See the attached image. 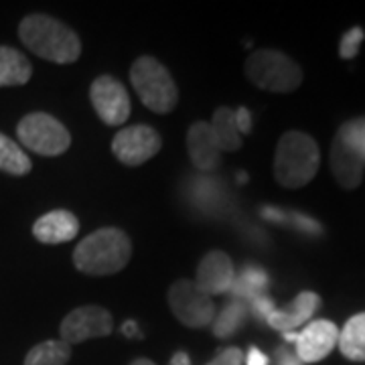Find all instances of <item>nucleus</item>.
Returning a JSON list of instances; mask_svg holds the SVG:
<instances>
[{
	"label": "nucleus",
	"instance_id": "nucleus-22",
	"mask_svg": "<svg viewBox=\"0 0 365 365\" xmlns=\"http://www.w3.org/2000/svg\"><path fill=\"white\" fill-rule=\"evenodd\" d=\"M246 319V304L242 300H232L225 309L222 311V314L213 321V335L215 337H230L237 331V327L244 323Z\"/></svg>",
	"mask_w": 365,
	"mask_h": 365
},
{
	"label": "nucleus",
	"instance_id": "nucleus-20",
	"mask_svg": "<svg viewBox=\"0 0 365 365\" xmlns=\"http://www.w3.org/2000/svg\"><path fill=\"white\" fill-rule=\"evenodd\" d=\"M31 169H33V163L21 148V144H16L13 138L0 132V170L14 177H23V175H29Z\"/></svg>",
	"mask_w": 365,
	"mask_h": 365
},
{
	"label": "nucleus",
	"instance_id": "nucleus-33",
	"mask_svg": "<svg viewBox=\"0 0 365 365\" xmlns=\"http://www.w3.org/2000/svg\"><path fill=\"white\" fill-rule=\"evenodd\" d=\"M136 331H138V329H136V323H132V321H128V323L124 325V333H126L128 337H134Z\"/></svg>",
	"mask_w": 365,
	"mask_h": 365
},
{
	"label": "nucleus",
	"instance_id": "nucleus-3",
	"mask_svg": "<svg viewBox=\"0 0 365 365\" xmlns=\"http://www.w3.org/2000/svg\"><path fill=\"white\" fill-rule=\"evenodd\" d=\"M321 165V150L313 136L290 130L280 136L274 155V179L287 189H300L313 181Z\"/></svg>",
	"mask_w": 365,
	"mask_h": 365
},
{
	"label": "nucleus",
	"instance_id": "nucleus-4",
	"mask_svg": "<svg viewBox=\"0 0 365 365\" xmlns=\"http://www.w3.org/2000/svg\"><path fill=\"white\" fill-rule=\"evenodd\" d=\"M130 81L140 102L155 114H170L179 104V90L169 69L150 55H143L132 63Z\"/></svg>",
	"mask_w": 365,
	"mask_h": 365
},
{
	"label": "nucleus",
	"instance_id": "nucleus-11",
	"mask_svg": "<svg viewBox=\"0 0 365 365\" xmlns=\"http://www.w3.org/2000/svg\"><path fill=\"white\" fill-rule=\"evenodd\" d=\"M235 282V270L232 258L222 252V250H213L209 252L203 260L199 262L197 268L195 284L199 290H203L207 297L223 294L227 290H232Z\"/></svg>",
	"mask_w": 365,
	"mask_h": 365
},
{
	"label": "nucleus",
	"instance_id": "nucleus-31",
	"mask_svg": "<svg viewBox=\"0 0 365 365\" xmlns=\"http://www.w3.org/2000/svg\"><path fill=\"white\" fill-rule=\"evenodd\" d=\"M170 365H191L189 361V355L185 351H179L173 355V359H170Z\"/></svg>",
	"mask_w": 365,
	"mask_h": 365
},
{
	"label": "nucleus",
	"instance_id": "nucleus-25",
	"mask_svg": "<svg viewBox=\"0 0 365 365\" xmlns=\"http://www.w3.org/2000/svg\"><path fill=\"white\" fill-rule=\"evenodd\" d=\"M244 361V355L237 347H230V349H223L213 361H209L207 365H242Z\"/></svg>",
	"mask_w": 365,
	"mask_h": 365
},
{
	"label": "nucleus",
	"instance_id": "nucleus-23",
	"mask_svg": "<svg viewBox=\"0 0 365 365\" xmlns=\"http://www.w3.org/2000/svg\"><path fill=\"white\" fill-rule=\"evenodd\" d=\"M268 287V276L266 272H262L258 268H246L240 280H235L232 290L235 292V297H246V299H256L260 297V292Z\"/></svg>",
	"mask_w": 365,
	"mask_h": 365
},
{
	"label": "nucleus",
	"instance_id": "nucleus-5",
	"mask_svg": "<svg viewBox=\"0 0 365 365\" xmlns=\"http://www.w3.org/2000/svg\"><path fill=\"white\" fill-rule=\"evenodd\" d=\"M244 71L254 86L274 93H290L302 83V69L299 63L287 53L274 49L252 53L246 59Z\"/></svg>",
	"mask_w": 365,
	"mask_h": 365
},
{
	"label": "nucleus",
	"instance_id": "nucleus-1",
	"mask_svg": "<svg viewBox=\"0 0 365 365\" xmlns=\"http://www.w3.org/2000/svg\"><path fill=\"white\" fill-rule=\"evenodd\" d=\"M19 37L29 51L53 63H76L81 57L78 33L49 14L25 16L19 25Z\"/></svg>",
	"mask_w": 365,
	"mask_h": 365
},
{
	"label": "nucleus",
	"instance_id": "nucleus-7",
	"mask_svg": "<svg viewBox=\"0 0 365 365\" xmlns=\"http://www.w3.org/2000/svg\"><path fill=\"white\" fill-rule=\"evenodd\" d=\"M167 299L173 314L185 327L201 329L215 321V302L193 280H177L169 288Z\"/></svg>",
	"mask_w": 365,
	"mask_h": 365
},
{
	"label": "nucleus",
	"instance_id": "nucleus-8",
	"mask_svg": "<svg viewBox=\"0 0 365 365\" xmlns=\"http://www.w3.org/2000/svg\"><path fill=\"white\" fill-rule=\"evenodd\" d=\"M112 331H114V317L108 309L98 304L78 307L76 311L67 314L59 327L61 341L67 345L83 343L96 337H108L112 335Z\"/></svg>",
	"mask_w": 365,
	"mask_h": 365
},
{
	"label": "nucleus",
	"instance_id": "nucleus-27",
	"mask_svg": "<svg viewBox=\"0 0 365 365\" xmlns=\"http://www.w3.org/2000/svg\"><path fill=\"white\" fill-rule=\"evenodd\" d=\"M292 220H294V223H297V227H300L302 232H307V234H321V225L314 222V220H311V217L297 213Z\"/></svg>",
	"mask_w": 365,
	"mask_h": 365
},
{
	"label": "nucleus",
	"instance_id": "nucleus-10",
	"mask_svg": "<svg viewBox=\"0 0 365 365\" xmlns=\"http://www.w3.org/2000/svg\"><path fill=\"white\" fill-rule=\"evenodd\" d=\"M90 100L98 118L108 126H122L130 118V96L124 83L112 76L93 79Z\"/></svg>",
	"mask_w": 365,
	"mask_h": 365
},
{
	"label": "nucleus",
	"instance_id": "nucleus-6",
	"mask_svg": "<svg viewBox=\"0 0 365 365\" xmlns=\"http://www.w3.org/2000/svg\"><path fill=\"white\" fill-rule=\"evenodd\" d=\"M16 136L25 148L41 157H59L71 146L69 130L57 118L45 112L26 114L16 126Z\"/></svg>",
	"mask_w": 365,
	"mask_h": 365
},
{
	"label": "nucleus",
	"instance_id": "nucleus-2",
	"mask_svg": "<svg viewBox=\"0 0 365 365\" xmlns=\"http://www.w3.org/2000/svg\"><path fill=\"white\" fill-rule=\"evenodd\" d=\"M132 258V242L118 227H102L86 235L73 250V264L88 276H110L122 272Z\"/></svg>",
	"mask_w": 365,
	"mask_h": 365
},
{
	"label": "nucleus",
	"instance_id": "nucleus-26",
	"mask_svg": "<svg viewBox=\"0 0 365 365\" xmlns=\"http://www.w3.org/2000/svg\"><path fill=\"white\" fill-rule=\"evenodd\" d=\"M235 116V126H237V132L240 134H250L252 132V114H250L248 108H237L234 110Z\"/></svg>",
	"mask_w": 365,
	"mask_h": 365
},
{
	"label": "nucleus",
	"instance_id": "nucleus-17",
	"mask_svg": "<svg viewBox=\"0 0 365 365\" xmlns=\"http://www.w3.org/2000/svg\"><path fill=\"white\" fill-rule=\"evenodd\" d=\"M33 76V66L21 51L0 45V88L25 86Z\"/></svg>",
	"mask_w": 365,
	"mask_h": 365
},
{
	"label": "nucleus",
	"instance_id": "nucleus-29",
	"mask_svg": "<svg viewBox=\"0 0 365 365\" xmlns=\"http://www.w3.org/2000/svg\"><path fill=\"white\" fill-rule=\"evenodd\" d=\"M248 365H268V357L260 349L252 347L248 353Z\"/></svg>",
	"mask_w": 365,
	"mask_h": 365
},
{
	"label": "nucleus",
	"instance_id": "nucleus-28",
	"mask_svg": "<svg viewBox=\"0 0 365 365\" xmlns=\"http://www.w3.org/2000/svg\"><path fill=\"white\" fill-rule=\"evenodd\" d=\"M252 300H254V311H256V314H260V317H264V319H266V317L276 309V307H274V302L268 299V297H262L260 294V297H256V299H252Z\"/></svg>",
	"mask_w": 365,
	"mask_h": 365
},
{
	"label": "nucleus",
	"instance_id": "nucleus-18",
	"mask_svg": "<svg viewBox=\"0 0 365 365\" xmlns=\"http://www.w3.org/2000/svg\"><path fill=\"white\" fill-rule=\"evenodd\" d=\"M211 126V132H213V138L220 146L222 153H234L237 148H242V134L237 132V126H235V116L234 110L227 108V106H222L213 112V120L209 122Z\"/></svg>",
	"mask_w": 365,
	"mask_h": 365
},
{
	"label": "nucleus",
	"instance_id": "nucleus-30",
	"mask_svg": "<svg viewBox=\"0 0 365 365\" xmlns=\"http://www.w3.org/2000/svg\"><path fill=\"white\" fill-rule=\"evenodd\" d=\"M278 365H300L299 357H294V355H290L284 349H280L278 351Z\"/></svg>",
	"mask_w": 365,
	"mask_h": 365
},
{
	"label": "nucleus",
	"instance_id": "nucleus-15",
	"mask_svg": "<svg viewBox=\"0 0 365 365\" xmlns=\"http://www.w3.org/2000/svg\"><path fill=\"white\" fill-rule=\"evenodd\" d=\"M79 232V220L67 209H53L33 223V235L41 244H66Z\"/></svg>",
	"mask_w": 365,
	"mask_h": 365
},
{
	"label": "nucleus",
	"instance_id": "nucleus-19",
	"mask_svg": "<svg viewBox=\"0 0 365 365\" xmlns=\"http://www.w3.org/2000/svg\"><path fill=\"white\" fill-rule=\"evenodd\" d=\"M341 353L351 361H365V313L351 317L339 331Z\"/></svg>",
	"mask_w": 365,
	"mask_h": 365
},
{
	"label": "nucleus",
	"instance_id": "nucleus-32",
	"mask_svg": "<svg viewBox=\"0 0 365 365\" xmlns=\"http://www.w3.org/2000/svg\"><path fill=\"white\" fill-rule=\"evenodd\" d=\"M264 215L272 222H282L284 220V213L282 211H276V209H264Z\"/></svg>",
	"mask_w": 365,
	"mask_h": 365
},
{
	"label": "nucleus",
	"instance_id": "nucleus-12",
	"mask_svg": "<svg viewBox=\"0 0 365 365\" xmlns=\"http://www.w3.org/2000/svg\"><path fill=\"white\" fill-rule=\"evenodd\" d=\"M339 341V329L331 321H314L299 333L297 339V357L300 364H314L325 359L335 349Z\"/></svg>",
	"mask_w": 365,
	"mask_h": 365
},
{
	"label": "nucleus",
	"instance_id": "nucleus-14",
	"mask_svg": "<svg viewBox=\"0 0 365 365\" xmlns=\"http://www.w3.org/2000/svg\"><path fill=\"white\" fill-rule=\"evenodd\" d=\"M187 150L197 170H215L222 163V150L213 138L209 122H193L187 132Z\"/></svg>",
	"mask_w": 365,
	"mask_h": 365
},
{
	"label": "nucleus",
	"instance_id": "nucleus-34",
	"mask_svg": "<svg viewBox=\"0 0 365 365\" xmlns=\"http://www.w3.org/2000/svg\"><path fill=\"white\" fill-rule=\"evenodd\" d=\"M130 365H157L155 361H150V359H136V361H132Z\"/></svg>",
	"mask_w": 365,
	"mask_h": 365
},
{
	"label": "nucleus",
	"instance_id": "nucleus-13",
	"mask_svg": "<svg viewBox=\"0 0 365 365\" xmlns=\"http://www.w3.org/2000/svg\"><path fill=\"white\" fill-rule=\"evenodd\" d=\"M331 169L343 189H355L364 179L365 157L347 143L339 132L335 134L331 144Z\"/></svg>",
	"mask_w": 365,
	"mask_h": 365
},
{
	"label": "nucleus",
	"instance_id": "nucleus-16",
	"mask_svg": "<svg viewBox=\"0 0 365 365\" xmlns=\"http://www.w3.org/2000/svg\"><path fill=\"white\" fill-rule=\"evenodd\" d=\"M319 307H321V297L307 290V292H300L287 309H274L272 313L266 317V321L276 331L288 333V331H294L302 323H307L317 313Z\"/></svg>",
	"mask_w": 365,
	"mask_h": 365
},
{
	"label": "nucleus",
	"instance_id": "nucleus-9",
	"mask_svg": "<svg viewBox=\"0 0 365 365\" xmlns=\"http://www.w3.org/2000/svg\"><path fill=\"white\" fill-rule=\"evenodd\" d=\"M163 146V138L153 126L134 124L118 132L112 140L114 157L126 167H140L146 160L157 157Z\"/></svg>",
	"mask_w": 365,
	"mask_h": 365
},
{
	"label": "nucleus",
	"instance_id": "nucleus-21",
	"mask_svg": "<svg viewBox=\"0 0 365 365\" xmlns=\"http://www.w3.org/2000/svg\"><path fill=\"white\" fill-rule=\"evenodd\" d=\"M71 359V345L63 341H43L26 353L25 365H67Z\"/></svg>",
	"mask_w": 365,
	"mask_h": 365
},
{
	"label": "nucleus",
	"instance_id": "nucleus-24",
	"mask_svg": "<svg viewBox=\"0 0 365 365\" xmlns=\"http://www.w3.org/2000/svg\"><path fill=\"white\" fill-rule=\"evenodd\" d=\"M361 41H364V29H361V26H353V29H349V31L343 35V39H341V57H343V59H351V57H355L359 45H361Z\"/></svg>",
	"mask_w": 365,
	"mask_h": 365
}]
</instances>
